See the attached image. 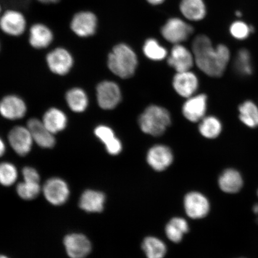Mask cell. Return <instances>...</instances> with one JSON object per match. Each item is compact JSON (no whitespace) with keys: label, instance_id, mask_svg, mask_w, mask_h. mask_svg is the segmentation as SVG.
<instances>
[{"label":"cell","instance_id":"obj_38","mask_svg":"<svg viewBox=\"0 0 258 258\" xmlns=\"http://www.w3.org/2000/svg\"><path fill=\"white\" fill-rule=\"evenodd\" d=\"M164 0H147L148 3H150V4L153 5H158L161 4Z\"/></svg>","mask_w":258,"mask_h":258},{"label":"cell","instance_id":"obj_40","mask_svg":"<svg viewBox=\"0 0 258 258\" xmlns=\"http://www.w3.org/2000/svg\"><path fill=\"white\" fill-rule=\"evenodd\" d=\"M235 16H236L238 18H241L242 16L241 12L239 11L235 12Z\"/></svg>","mask_w":258,"mask_h":258},{"label":"cell","instance_id":"obj_23","mask_svg":"<svg viewBox=\"0 0 258 258\" xmlns=\"http://www.w3.org/2000/svg\"><path fill=\"white\" fill-rule=\"evenodd\" d=\"M180 12L189 20L201 21L205 17L206 8L203 0H182Z\"/></svg>","mask_w":258,"mask_h":258},{"label":"cell","instance_id":"obj_36","mask_svg":"<svg viewBox=\"0 0 258 258\" xmlns=\"http://www.w3.org/2000/svg\"><path fill=\"white\" fill-rule=\"evenodd\" d=\"M36 1L43 5H53L59 3L60 0H36Z\"/></svg>","mask_w":258,"mask_h":258},{"label":"cell","instance_id":"obj_41","mask_svg":"<svg viewBox=\"0 0 258 258\" xmlns=\"http://www.w3.org/2000/svg\"><path fill=\"white\" fill-rule=\"evenodd\" d=\"M2 8L1 3H0V16H1V15H2Z\"/></svg>","mask_w":258,"mask_h":258},{"label":"cell","instance_id":"obj_35","mask_svg":"<svg viewBox=\"0 0 258 258\" xmlns=\"http://www.w3.org/2000/svg\"><path fill=\"white\" fill-rule=\"evenodd\" d=\"M24 181L40 183V177L37 171L32 167H26L22 170Z\"/></svg>","mask_w":258,"mask_h":258},{"label":"cell","instance_id":"obj_18","mask_svg":"<svg viewBox=\"0 0 258 258\" xmlns=\"http://www.w3.org/2000/svg\"><path fill=\"white\" fill-rule=\"evenodd\" d=\"M27 106L23 100L11 95L5 97L0 102V114L9 120H17L25 116Z\"/></svg>","mask_w":258,"mask_h":258},{"label":"cell","instance_id":"obj_1","mask_svg":"<svg viewBox=\"0 0 258 258\" xmlns=\"http://www.w3.org/2000/svg\"><path fill=\"white\" fill-rule=\"evenodd\" d=\"M192 54L199 69L210 77L223 75L230 59V51L224 44L213 46L210 38L199 35L192 43Z\"/></svg>","mask_w":258,"mask_h":258},{"label":"cell","instance_id":"obj_17","mask_svg":"<svg viewBox=\"0 0 258 258\" xmlns=\"http://www.w3.org/2000/svg\"><path fill=\"white\" fill-rule=\"evenodd\" d=\"M27 128L33 140L44 148H51L55 145L53 134L48 130L43 122L38 119L32 118L28 122Z\"/></svg>","mask_w":258,"mask_h":258},{"label":"cell","instance_id":"obj_16","mask_svg":"<svg viewBox=\"0 0 258 258\" xmlns=\"http://www.w3.org/2000/svg\"><path fill=\"white\" fill-rule=\"evenodd\" d=\"M173 86L180 96L188 98L198 90L199 81L195 74L190 71L177 73L173 78Z\"/></svg>","mask_w":258,"mask_h":258},{"label":"cell","instance_id":"obj_5","mask_svg":"<svg viewBox=\"0 0 258 258\" xmlns=\"http://www.w3.org/2000/svg\"><path fill=\"white\" fill-rule=\"evenodd\" d=\"M27 27V19L18 10L8 9L0 16V30L9 36H21Z\"/></svg>","mask_w":258,"mask_h":258},{"label":"cell","instance_id":"obj_22","mask_svg":"<svg viewBox=\"0 0 258 258\" xmlns=\"http://www.w3.org/2000/svg\"><path fill=\"white\" fill-rule=\"evenodd\" d=\"M243 183L240 173L233 169L225 170L219 179V187L222 191L227 193L234 194L239 191Z\"/></svg>","mask_w":258,"mask_h":258},{"label":"cell","instance_id":"obj_13","mask_svg":"<svg viewBox=\"0 0 258 258\" xmlns=\"http://www.w3.org/2000/svg\"><path fill=\"white\" fill-rule=\"evenodd\" d=\"M207 96L204 94L189 97L183 105V115L191 122L202 120L207 109Z\"/></svg>","mask_w":258,"mask_h":258},{"label":"cell","instance_id":"obj_37","mask_svg":"<svg viewBox=\"0 0 258 258\" xmlns=\"http://www.w3.org/2000/svg\"><path fill=\"white\" fill-rule=\"evenodd\" d=\"M6 151V146L1 138H0V157L3 156Z\"/></svg>","mask_w":258,"mask_h":258},{"label":"cell","instance_id":"obj_4","mask_svg":"<svg viewBox=\"0 0 258 258\" xmlns=\"http://www.w3.org/2000/svg\"><path fill=\"white\" fill-rule=\"evenodd\" d=\"M70 27L77 36L81 38L91 37L95 34L98 27V18L94 13L81 11L72 16Z\"/></svg>","mask_w":258,"mask_h":258},{"label":"cell","instance_id":"obj_20","mask_svg":"<svg viewBox=\"0 0 258 258\" xmlns=\"http://www.w3.org/2000/svg\"><path fill=\"white\" fill-rule=\"evenodd\" d=\"M105 196L101 192L86 190L81 196L79 206L87 212H101L104 209Z\"/></svg>","mask_w":258,"mask_h":258},{"label":"cell","instance_id":"obj_32","mask_svg":"<svg viewBox=\"0 0 258 258\" xmlns=\"http://www.w3.org/2000/svg\"><path fill=\"white\" fill-rule=\"evenodd\" d=\"M229 31L234 39L243 41L247 39L251 34L253 33L254 28L244 21L238 20L231 24Z\"/></svg>","mask_w":258,"mask_h":258},{"label":"cell","instance_id":"obj_19","mask_svg":"<svg viewBox=\"0 0 258 258\" xmlns=\"http://www.w3.org/2000/svg\"><path fill=\"white\" fill-rule=\"evenodd\" d=\"M173 159L172 151L164 145H156L151 148L147 154L148 164L157 171L165 170L172 164Z\"/></svg>","mask_w":258,"mask_h":258},{"label":"cell","instance_id":"obj_34","mask_svg":"<svg viewBox=\"0 0 258 258\" xmlns=\"http://www.w3.org/2000/svg\"><path fill=\"white\" fill-rule=\"evenodd\" d=\"M18 178V171L12 163L3 162L0 164V184L10 186L14 184Z\"/></svg>","mask_w":258,"mask_h":258},{"label":"cell","instance_id":"obj_14","mask_svg":"<svg viewBox=\"0 0 258 258\" xmlns=\"http://www.w3.org/2000/svg\"><path fill=\"white\" fill-rule=\"evenodd\" d=\"M184 206L187 215L192 219L206 217L210 209L208 200L202 194L196 192H190L185 196Z\"/></svg>","mask_w":258,"mask_h":258},{"label":"cell","instance_id":"obj_30","mask_svg":"<svg viewBox=\"0 0 258 258\" xmlns=\"http://www.w3.org/2000/svg\"><path fill=\"white\" fill-rule=\"evenodd\" d=\"M143 249L147 258H163L166 253V245L162 241L153 237L145 238Z\"/></svg>","mask_w":258,"mask_h":258},{"label":"cell","instance_id":"obj_10","mask_svg":"<svg viewBox=\"0 0 258 258\" xmlns=\"http://www.w3.org/2000/svg\"><path fill=\"white\" fill-rule=\"evenodd\" d=\"M63 244L71 258H85L92 250L90 241L82 234H71L64 238Z\"/></svg>","mask_w":258,"mask_h":258},{"label":"cell","instance_id":"obj_3","mask_svg":"<svg viewBox=\"0 0 258 258\" xmlns=\"http://www.w3.org/2000/svg\"><path fill=\"white\" fill-rule=\"evenodd\" d=\"M139 124L144 133L159 137L163 135L170 125V115L166 109L151 105L141 114Z\"/></svg>","mask_w":258,"mask_h":258},{"label":"cell","instance_id":"obj_9","mask_svg":"<svg viewBox=\"0 0 258 258\" xmlns=\"http://www.w3.org/2000/svg\"><path fill=\"white\" fill-rule=\"evenodd\" d=\"M47 62L51 72L58 75H66L73 64L72 54L66 48L57 47L47 54Z\"/></svg>","mask_w":258,"mask_h":258},{"label":"cell","instance_id":"obj_15","mask_svg":"<svg viewBox=\"0 0 258 258\" xmlns=\"http://www.w3.org/2000/svg\"><path fill=\"white\" fill-rule=\"evenodd\" d=\"M53 38V31L47 25L41 22L32 24L29 30V43L37 49L49 46Z\"/></svg>","mask_w":258,"mask_h":258},{"label":"cell","instance_id":"obj_43","mask_svg":"<svg viewBox=\"0 0 258 258\" xmlns=\"http://www.w3.org/2000/svg\"><path fill=\"white\" fill-rule=\"evenodd\" d=\"M257 195H258V191H257Z\"/></svg>","mask_w":258,"mask_h":258},{"label":"cell","instance_id":"obj_29","mask_svg":"<svg viewBox=\"0 0 258 258\" xmlns=\"http://www.w3.org/2000/svg\"><path fill=\"white\" fill-rule=\"evenodd\" d=\"M199 128L203 137L208 139H215L221 134L222 124L217 117L209 116L202 119Z\"/></svg>","mask_w":258,"mask_h":258},{"label":"cell","instance_id":"obj_2","mask_svg":"<svg viewBox=\"0 0 258 258\" xmlns=\"http://www.w3.org/2000/svg\"><path fill=\"white\" fill-rule=\"evenodd\" d=\"M108 66L111 72L121 79L134 76L138 66L136 54L124 44L115 46L108 57Z\"/></svg>","mask_w":258,"mask_h":258},{"label":"cell","instance_id":"obj_28","mask_svg":"<svg viewBox=\"0 0 258 258\" xmlns=\"http://www.w3.org/2000/svg\"><path fill=\"white\" fill-rule=\"evenodd\" d=\"M189 230L188 223L184 219L175 218L172 219L166 228L167 237L171 241L178 243L181 241L183 235Z\"/></svg>","mask_w":258,"mask_h":258},{"label":"cell","instance_id":"obj_42","mask_svg":"<svg viewBox=\"0 0 258 258\" xmlns=\"http://www.w3.org/2000/svg\"><path fill=\"white\" fill-rule=\"evenodd\" d=\"M0 258H9L8 257L5 255H0Z\"/></svg>","mask_w":258,"mask_h":258},{"label":"cell","instance_id":"obj_11","mask_svg":"<svg viewBox=\"0 0 258 258\" xmlns=\"http://www.w3.org/2000/svg\"><path fill=\"white\" fill-rule=\"evenodd\" d=\"M195 62V57L191 51L179 44H175L172 48L167 60L169 66L177 73L190 71Z\"/></svg>","mask_w":258,"mask_h":258},{"label":"cell","instance_id":"obj_31","mask_svg":"<svg viewBox=\"0 0 258 258\" xmlns=\"http://www.w3.org/2000/svg\"><path fill=\"white\" fill-rule=\"evenodd\" d=\"M145 55L153 60H161L167 56V50L156 40L150 38L145 42L143 47Z\"/></svg>","mask_w":258,"mask_h":258},{"label":"cell","instance_id":"obj_26","mask_svg":"<svg viewBox=\"0 0 258 258\" xmlns=\"http://www.w3.org/2000/svg\"><path fill=\"white\" fill-rule=\"evenodd\" d=\"M66 99L72 110L76 112L85 111L88 107V98L82 89L74 88L67 92Z\"/></svg>","mask_w":258,"mask_h":258},{"label":"cell","instance_id":"obj_33","mask_svg":"<svg viewBox=\"0 0 258 258\" xmlns=\"http://www.w3.org/2000/svg\"><path fill=\"white\" fill-rule=\"evenodd\" d=\"M18 195L25 201H31L37 198L41 191L40 183L24 181L16 187Z\"/></svg>","mask_w":258,"mask_h":258},{"label":"cell","instance_id":"obj_6","mask_svg":"<svg viewBox=\"0 0 258 258\" xmlns=\"http://www.w3.org/2000/svg\"><path fill=\"white\" fill-rule=\"evenodd\" d=\"M193 32L191 25L179 18L170 19L161 29V34L171 43L179 44L186 41Z\"/></svg>","mask_w":258,"mask_h":258},{"label":"cell","instance_id":"obj_25","mask_svg":"<svg viewBox=\"0 0 258 258\" xmlns=\"http://www.w3.org/2000/svg\"><path fill=\"white\" fill-rule=\"evenodd\" d=\"M239 118L244 125L250 128L258 127V107L251 101H246L238 107Z\"/></svg>","mask_w":258,"mask_h":258},{"label":"cell","instance_id":"obj_27","mask_svg":"<svg viewBox=\"0 0 258 258\" xmlns=\"http://www.w3.org/2000/svg\"><path fill=\"white\" fill-rule=\"evenodd\" d=\"M234 69L235 72L241 76L247 77L252 74L251 54L246 48H241L237 51L234 60Z\"/></svg>","mask_w":258,"mask_h":258},{"label":"cell","instance_id":"obj_21","mask_svg":"<svg viewBox=\"0 0 258 258\" xmlns=\"http://www.w3.org/2000/svg\"><path fill=\"white\" fill-rule=\"evenodd\" d=\"M95 134L105 145L106 151L111 155L120 153L122 145L120 140L116 138L114 132L106 125H99L95 130Z\"/></svg>","mask_w":258,"mask_h":258},{"label":"cell","instance_id":"obj_24","mask_svg":"<svg viewBox=\"0 0 258 258\" xmlns=\"http://www.w3.org/2000/svg\"><path fill=\"white\" fill-rule=\"evenodd\" d=\"M67 117L64 113L57 108H51L45 113L43 122L53 134L63 130L67 124Z\"/></svg>","mask_w":258,"mask_h":258},{"label":"cell","instance_id":"obj_8","mask_svg":"<svg viewBox=\"0 0 258 258\" xmlns=\"http://www.w3.org/2000/svg\"><path fill=\"white\" fill-rule=\"evenodd\" d=\"M97 99L101 108L114 109L121 101L120 89L117 84L105 81L97 87Z\"/></svg>","mask_w":258,"mask_h":258},{"label":"cell","instance_id":"obj_39","mask_svg":"<svg viewBox=\"0 0 258 258\" xmlns=\"http://www.w3.org/2000/svg\"><path fill=\"white\" fill-rule=\"evenodd\" d=\"M253 212L254 214L258 215V205L256 204L253 206Z\"/></svg>","mask_w":258,"mask_h":258},{"label":"cell","instance_id":"obj_12","mask_svg":"<svg viewBox=\"0 0 258 258\" xmlns=\"http://www.w3.org/2000/svg\"><path fill=\"white\" fill-rule=\"evenodd\" d=\"M33 141L28 128L22 126L13 128L9 135L10 144L15 152L21 156L30 153Z\"/></svg>","mask_w":258,"mask_h":258},{"label":"cell","instance_id":"obj_7","mask_svg":"<svg viewBox=\"0 0 258 258\" xmlns=\"http://www.w3.org/2000/svg\"><path fill=\"white\" fill-rule=\"evenodd\" d=\"M43 191L47 201L54 206L63 205L69 199L70 194L67 182L59 177L47 180L44 183Z\"/></svg>","mask_w":258,"mask_h":258}]
</instances>
